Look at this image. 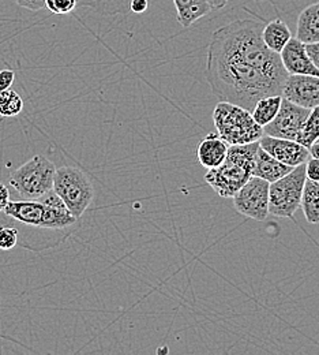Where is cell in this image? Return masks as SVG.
Segmentation results:
<instances>
[{"label": "cell", "instance_id": "cell-1", "mask_svg": "<svg viewBox=\"0 0 319 355\" xmlns=\"http://www.w3.org/2000/svg\"><path fill=\"white\" fill-rule=\"evenodd\" d=\"M264 24L237 19L217 29L208 49L206 78L220 100L250 111L258 100L281 94L285 71L280 53L262 40Z\"/></svg>", "mask_w": 319, "mask_h": 355}, {"label": "cell", "instance_id": "cell-2", "mask_svg": "<svg viewBox=\"0 0 319 355\" xmlns=\"http://www.w3.org/2000/svg\"><path fill=\"white\" fill-rule=\"evenodd\" d=\"M259 142L229 145L226 160L216 168L208 170L205 182L223 198H232L235 193L253 177Z\"/></svg>", "mask_w": 319, "mask_h": 355}, {"label": "cell", "instance_id": "cell-3", "mask_svg": "<svg viewBox=\"0 0 319 355\" xmlns=\"http://www.w3.org/2000/svg\"><path fill=\"white\" fill-rule=\"evenodd\" d=\"M213 122L219 137L228 145H244L259 141L264 129L257 125L250 111L220 101L213 111Z\"/></svg>", "mask_w": 319, "mask_h": 355}, {"label": "cell", "instance_id": "cell-4", "mask_svg": "<svg viewBox=\"0 0 319 355\" xmlns=\"http://www.w3.org/2000/svg\"><path fill=\"white\" fill-rule=\"evenodd\" d=\"M52 190L77 220L82 218L94 198V187L89 177L82 170L71 166L56 168Z\"/></svg>", "mask_w": 319, "mask_h": 355}, {"label": "cell", "instance_id": "cell-5", "mask_svg": "<svg viewBox=\"0 0 319 355\" xmlns=\"http://www.w3.org/2000/svg\"><path fill=\"white\" fill-rule=\"evenodd\" d=\"M55 173V164L39 155L10 175V184L22 200H39L52 190Z\"/></svg>", "mask_w": 319, "mask_h": 355}, {"label": "cell", "instance_id": "cell-6", "mask_svg": "<svg viewBox=\"0 0 319 355\" xmlns=\"http://www.w3.org/2000/svg\"><path fill=\"white\" fill-rule=\"evenodd\" d=\"M306 179V163H303L285 177L269 183V215L284 219L293 218L300 208Z\"/></svg>", "mask_w": 319, "mask_h": 355}, {"label": "cell", "instance_id": "cell-7", "mask_svg": "<svg viewBox=\"0 0 319 355\" xmlns=\"http://www.w3.org/2000/svg\"><path fill=\"white\" fill-rule=\"evenodd\" d=\"M232 200L240 215L264 222L269 216V182L251 177L235 193Z\"/></svg>", "mask_w": 319, "mask_h": 355}, {"label": "cell", "instance_id": "cell-8", "mask_svg": "<svg viewBox=\"0 0 319 355\" xmlns=\"http://www.w3.org/2000/svg\"><path fill=\"white\" fill-rule=\"evenodd\" d=\"M310 111L311 110L296 105L282 97V101L275 118L269 125L262 128L264 134L275 137V138L295 139L298 133L300 132L302 126L304 125L306 119L309 118Z\"/></svg>", "mask_w": 319, "mask_h": 355}, {"label": "cell", "instance_id": "cell-9", "mask_svg": "<svg viewBox=\"0 0 319 355\" xmlns=\"http://www.w3.org/2000/svg\"><path fill=\"white\" fill-rule=\"evenodd\" d=\"M281 96L307 110L319 107V77L288 74Z\"/></svg>", "mask_w": 319, "mask_h": 355}, {"label": "cell", "instance_id": "cell-10", "mask_svg": "<svg viewBox=\"0 0 319 355\" xmlns=\"http://www.w3.org/2000/svg\"><path fill=\"white\" fill-rule=\"evenodd\" d=\"M258 142L264 150L289 167H298L311 157L310 150L295 139L275 138L264 134Z\"/></svg>", "mask_w": 319, "mask_h": 355}, {"label": "cell", "instance_id": "cell-11", "mask_svg": "<svg viewBox=\"0 0 319 355\" xmlns=\"http://www.w3.org/2000/svg\"><path fill=\"white\" fill-rule=\"evenodd\" d=\"M281 63L288 74H302L319 77V70L310 59L306 44L296 37L291 39L280 52Z\"/></svg>", "mask_w": 319, "mask_h": 355}, {"label": "cell", "instance_id": "cell-12", "mask_svg": "<svg viewBox=\"0 0 319 355\" xmlns=\"http://www.w3.org/2000/svg\"><path fill=\"white\" fill-rule=\"evenodd\" d=\"M8 218L17 222L32 225V227H44L46 219V207L43 201L39 200H21V201H8L3 211Z\"/></svg>", "mask_w": 319, "mask_h": 355}, {"label": "cell", "instance_id": "cell-13", "mask_svg": "<svg viewBox=\"0 0 319 355\" xmlns=\"http://www.w3.org/2000/svg\"><path fill=\"white\" fill-rule=\"evenodd\" d=\"M39 200L43 201L46 207V219H44L43 228L62 230L77 222V218L69 211L66 204L53 190H49Z\"/></svg>", "mask_w": 319, "mask_h": 355}, {"label": "cell", "instance_id": "cell-14", "mask_svg": "<svg viewBox=\"0 0 319 355\" xmlns=\"http://www.w3.org/2000/svg\"><path fill=\"white\" fill-rule=\"evenodd\" d=\"M229 145L219 134H208L197 146V159L208 170L219 167L227 157Z\"/></svg>", "mask_w": 319, "mask_h": 355}, {"label": "cell", "instance_id": "cell-15", "mask_svg": "<svg viewBox=\"0 0 319 355\" xmlns=\"http://www.w3.org/2000/svg\"><path fill=\"white\" fill-rule=\"evenodd\" d=\"M295 167H289L277 159H274L272 155H269L266 150H264L261 146L257 150L253 177L265 179L266 182L272 183L280 178L285 177L289 174Z\"/></svg>", "mask_w": 319, "mask_h": 355}, {"label": "cell", "instance_id": "cell-16", "mask_svg": "<svg viewBox=\"0 0 319 355\" xmlns=\"http://www.w3.org/2000/svg\"><path fill=\"white\" fill-rule=\"evenodd\" d=\"M296 39L304 44L319 43V1L300 12L296 24Z\"/></svg>", "mask_w": 319, "mask_h": 355}, {"label": "cell", "instance_id": "cell-17", "mask_svg": "<svg viewBox=\"0 0 319 355\" xmlns=\"http://www.w3.org/2000/svg\"><path fill=\"white\" fill-rule=\"evenodd\" d=\"M291 39L292 33L284 21L273 19L268 25H264L262 40L265 45L275 53H280Z\"/></svg>", "mask_w": 319, "mask_h": 355}, {"label": "cell", "instance_id": "cell-18", "mask_svg": "<svg viewBox=\"0 0 319 355\" xmlns=\"http://www.w3.org/2000/svg\"><path fill=\"white\" fill-rule=\"evenodd\" d=\"M174 3L178 12V21L183 28H190L210 11L206 0H174Z\"/></svg>", "mask_w": 319, "mask_h": 355}, {"label": "cell", "instance_id": "cell-19", "mask_svg": "<svg viewBox=\"0 0 319 355\" xmlns=\"http://www.w3.org/2000/svg\"><path fill=\"white\" fill-rule=\"evenodd\" d=\"M78 7L91 8L101 17H126L130 12L131 0H77Z\"/></svg>", "mask_w": 319, "mask_h": 355}, {"label": "cell", "instance_id": "cell-20", "mask_svg": "<svg viewBox=\"0 0 319 355\" xmlns=\"http://www.w3.org/2000/svg\"><path fill=\"white\" fill-rule=\"evenodd\" d=\"M300 208L304 214L306 220L310 224L319 223V182L306 179Z\"/></svg>", "mask_w": 319, "mask_h": 355}, {"label": "cell", "instance_id": "cell-21", "mask_svg": "<svg viewBox=\"0 0 319 355\" xmlns=\"http://www.w3.org/2000/svg\"><path fill=\"white\" fill-rule=\"evenodd\" d=\"M282 101V96L281 94H273V96H266L262 97L261 100L257 101V104L254 105V108L251 110V115L254 118V121L257 122V125H259L261 128H265L266 125H269L281 105Z\"/></svg>", "mask_w": 319, "mask_h": 355}, {"label": "cell", "instance_id": "cell-22", "mask_svg": "<svg viewBox=\"0 0 319 355\" xmlns=\"http://www.w3.org/2000/svg\"><path fill=\"white\" fill-rule=\"evenodd\" d=\"M319 139V107H316L310 111L309 118L306 119L304 125L302 126L300 132L296 135L295 141L303 145L304 148L310 149L313 144Z\"/></svg>", "mask_w": 319, "mask_h": 355}, {"label": "cell", "instance_id": "cell-23", "mask_svg": "<svg viewBox=\"0 0 319 355\" xmlns=\"http://www.w3.org/2000/svg\"><path fill=\"white\" fill-rule=\"evenodd\" d=\"M24 110V100L11 89L0 92V115L3 118H12L21 114Z\"/></svg>", "mask_w": 319, "mask_h": 355}, {"label": "cell", "instance_id": "cell-24", "mask_svg": "<svg viewBox=\"0 0 319 355\" xmlns=\"http://www.w3.org/2000/svg\"><path fill=\"white\" fill-rule=\"evenodd\" d=\"M78 7L77 0H46V8L56 15H66Z\"/></svg>", "mask_w": 319, "mask_h": 355}, {"label": "cell", "instance_id": "cell-25", "mask_svg": "<svg viewBox=\"0 0 319 355\" xmlns=\"http://www.w3.org/2000/svg\"><path fill=\"white\" fill-rule=\"evenodd\" d=\"M18 230L14 227H0V249L11 250L17 246Z\"/></svg>", "mask_w": 319, "mask_h": 355}, {"label": "cell", "instance_id": "cell-26", "mask_svg": "<svg viewBox=\"0 0 319 355\" xmlns=\"http://www.w3.org/2000/svg\"><path fill=\"white\" fill-rule=\"evenodd\" d=\"M306 178L319 182V159L310 157L306 162Z\"/></svg>", "mask_w": 319, "mask_h": 355}, {"label": "cell", "instance_id": "cell-27", "mask_svg": "<svg viewBox=\"0 0 319 355\" xmlns=\"http://www.w3.org/2000/svg\"><path fill=\"white\" fill-rule=\"evenodd\" d=\"M15 80V74L12 70H0V92L11 88Z\"/></svg>", "mask_w": 319, "mask_h": 355}, {"label": "cell", "instance_id": "cell-28", "mask_svg": "<svg viewBox=\"0 0 319 355\" xmlns=\"http://www.w3.org/2000/svg\"><path fill=\"white\" fill-rule=\"evenodd\" d=\"M18 6L32 10V11H39L42 8H46V0H15Z\"/></svg>", "mask_w": 319, "mask_h": 355}, {"label": "cell", "instance_id": "cell-29", "mask_svg": "<svg viewBox=\"0 0 319 355\" xmlns=\"http://www.w3.org/2000/svg\"><path fill=\"white\" fill-rule=\"evenodd\" d=\"M307 53L310 56V59L313 60V63L316 64V67L319 70V43H313V44H306Z\"/></svg>", "mask_w": 319, "mask_h": 355}, {"label": "cell", "instance_id": "cell-30", "mask_svg": "<svg viewBox=\"0 0 319 355\" xmlns=\"http://www.w3.org/2000/svg\"><path fill=\"white\" fill-rule=\"evenodd\" d=\"M147 6H149V0H131L130 11L136 14H142L147 10Z\"/></svg>", "mask_w": 319, "mask_h": 355}, {"label": "cell", "instance_id": "cell-31", "mask_svg": "<svg viewBox=\"0 0 319 355\" xmlns=\"http://www.w3.org/2000/svg\"><path fill=\"white\" fill-rule=\"evenodd\" d=\"M8 201H10V190L7 186L0 183V212L4 211Z\"/></svg>", "mask_w": 319, "mask_h": 355}, {"label": "cell", "instance_id": "cell-32", "mask_svg": "<svg viewBox=\"0 0 319 355\" xmlns=\"http://www.w3.org/2000/svg\"><path fill=\"white\" fill-rule=\"evenodd\" d=\"M206 1H208V4H209L210 10H221V8H224V7L227 6V3H228V0H206Z\"/></svg>", "mask_w": 319, "mask_h": 355}, {"label": "cell", "instance_id": "cell-33", "mask_svg": "<svg viewBox=\"0 0 319 355\" xmlns=\"http://www.w3.org/2000/svg\"><path fill=\"white\" fill-rule=\"evenodd\" d=\"M309 150H310L311 157H317V159H319V141H317L316 144H313Z\"/></svg>", "mask_w": 319, "mask_h": 355}, {"label": "cell", "instance_id": "cell-34", "mask_svg": "<svg viewBox=\"0 0 319 355\" xmlns=\"http://www.w3.org/2000/svg\"><path fill=\"white\" fill-rule=\"evenodd\" d=\"M318 141H319V139H318Z\"/></svg>", "mask_w": 319, "mask_h": 355}]
</instances>
